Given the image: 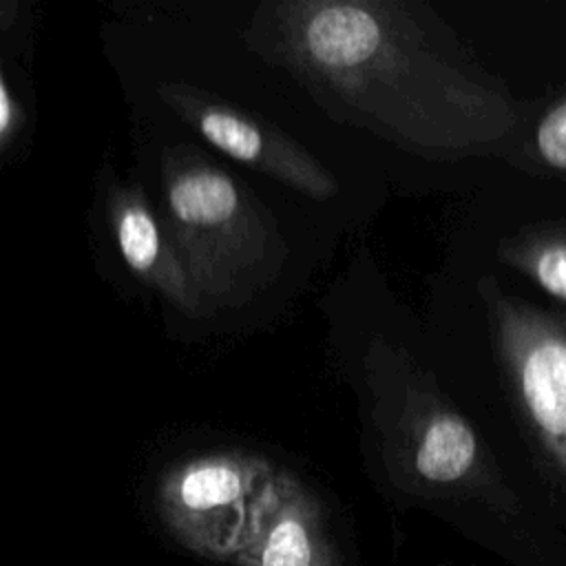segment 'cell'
<instances>
[{"label": "cell", "mask_w": 566, "mask_h": 566, "mask_svg": "<svg viewBox=\"0 0 566 566\" xmlns=\"http://www.w3.org/2000/svg\"><path fill=\"white\" fill-rule=\"evenodd\" d=\"M500 259L566 305V223H539L500 243Z\"/></svg>", "instance_id": "8"}, {"label": "cell", "mask_w": 566, "mask_h": 566, "mask_svg": "<svg viewBox=\"0 0 566 566\" xmlns=\"http://www.w3.org/2000/svg\"><path fill=\"white\" fill-rule=\"evenodd\" d=\"M184 108L199 133L226 155L265 170L312 197H329L334 192L336 186L329 175L305 150L261 128L250 117L219 104L195 102Z\"/></svg>", "instance_id": "5"}, {"label": "cell", "mask_w": 566, "mask_h": 566, "mask_svg": "<svg viewBox=\"0 0 566 566\" xmlns=\"http://www.w3.org/2000/svg\"><path fill=\"white\" fill-rule=\"evenodd\" d=\"M272 478L268 464L254 458H197L166 475L159 511L172 535L190 551L212 559H237Z\"/></svg>", "instance_id": "3"}, {"label": "cell", "mask_w": 566, "mask_h": 566, "mask_svg": "<svg viewBox=\"0 0 566 566\" xmlns=\"http://www.w3.org/2000/svg\"><path fill=\"white\" fill-rule=\"evenodd\" d=\"M533 148L544 166L566 175V93L539 115L533 130Z\"/></svg>", "instance_id": "9"}, {"label": "cell", "mask_w": 566, "mask_h": 566, "mask_svg": "<svg viewBox=\"0 0 566 566\" xmlns=\"http://www.w3.org/2000/svg\"><path fill=\"white\" fill-rule=\"evenodd\" d=\"M237 566H340L318 504L294 480L274 475L252 520Z\"/></svg>", "instance_id": "4"}, {"label": "cell", "mask_w": 566, "mask_h": 566, "mask_svg": "<svg viewBox=\"0 0 566 566\" xmlns=\"http://www.w3.org/2000/svg\"><path fill=\"white\" fill-rule=\"evenodd\" d=\"M168 239L199 294L230 296L268 276L272 232L239 186L206 161L166 177Z\"/></svg>", "instance_id": "1"}, {"label": "cell", "mask_w": 566, "mask_h": 566, "mask_svg": "<svg viewBox=\"0 0 566 566\" xmlns=\"http://www.w3.org/2000/svg\"><path fill=\"white\" fill-rule=\"evenodd\" d=\"M509 398L539 462L566 489V321L482 283Z\"/></svg>", "instance_id": "2"}, {"label": "cell", "mask_w": 566, "mask_h": 566, "mask_svg": "<svg viewBox=\"0 0 566 566\" xmlns=\"http://www.w3.org/2000/svg\"><path fill=\"white\" fill-rule=\"evenodd\" d=\"M115 239L128 268L184 310L199 305L201 294L181 265L168 234L139 197L119 195L113 208Z\"/></svg>", "instance_id": "6"}, {"label": "cell", "mask_w": 566, "mask_h": 566, "mask_svg": "<svg viewBox=\"0 0 566 566\" xmlns=\"http://www.w3.org/2000/svg\"><path fill=\"white\" fill-rule=\"evenodd\" d=\"M413 464L418 475L433 484L489 480L482 444L473 427L449 409L436 411L422 427Z\"/></svg>", "instance_id": "7"}, {"label": "cell", "mask_w": 566, "mask_h": 566, "mask_svg": "<svg viewBox=\"0 0 566 566\" xmlns=\"http://www.w3.org/2000/svg\"><path fill=\"white\" fill-rule=\"evenodd\" d=\"M11 126H13V99L9 93V84L2 82L0 84V135H2L4 144L9 139Z\"/></svg>", "instance_id": "10"}]
</instances>
